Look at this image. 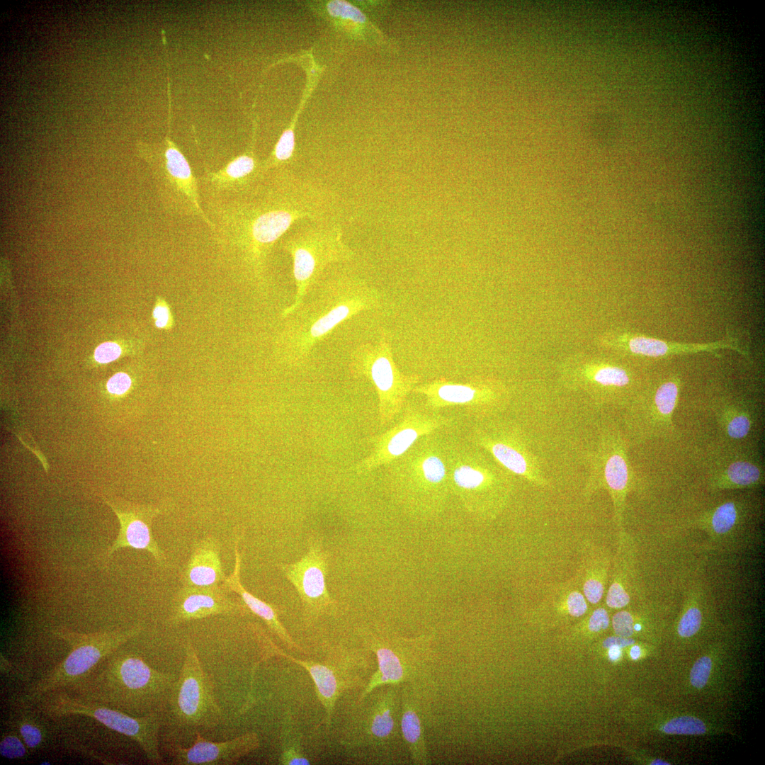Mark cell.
Segmentation results:
<instances>
[{
  "label": "cell",
  "instance_id": "cell-1",
  "mask_svg": "<svg viewBox=\"0 0 765 765\" xmlns=\"http://www.w3.org/2000/svg\"><path fill=\"white\" fill-rule=\"evenodd\" d=\"M285 319L277 340V353L285 364L299 367L313 348L339 325L375 308L379 294L363 280L340 274L321 282Z\"/></svg>",
  "mask_w": 765,
  "mask_h": 765
},
{
  "label": "cell",
  "instance_id": "cell-2",
  "mask_svg": "<svg viewBox=\"0 0 765 765\" xmlns=\"http://www.w3.org/2000/svg\"><path fill=\"white\" fill-rule=\"evenodd\" d=\"M448 442L435 433L419 439L389 465L391 487L412 515L431 518L444 509L450 494Z\"/></svg>",
  "mask_w": 765,
  "mask_h": 765
},
{
  "label": "cell",
  "instance_id": "cell-3",
  "mask_svg": "<svg viewBox=\"0 0 765 765\" xmlns=\"http://www.w3.org/2000/svg\"><path fill=\"white\" fill-rule=\"evenodd\" d=\"M447 466L450 494L469 514L493 520L505 509L514 491V478L486 452L449 443Z\"/></svg>",
  "mask_w": 765,
  "mask_h": 765
},
{
  "label": "cell",
  "instance_id": "cell-4",
  "mask_svg": "<svg viewBox=\"0 0 765 765\" xmlns=\"http://www.w3.org/2000/svg\"><path fill=\"white\" fill-rule=\"evenodd\" d=\"M221 710L213 686L205 675L193 645L188 642L179 676L162 712L168 742L181 744L196 737L200 729L217 727Z\"/></svg>",
  "mask_w": 765,
  "mask_h": 765
},
{
  "label": "cell",
  "instance_id": "cell-5",
  "mask_svg": "<svg viewBox=\"0 0 765 765\" xmlns=\"http://www.w3.org/2000/svg\"><path fill=\"white\" fill-rule=\"evenodd\" d=\"M342 229L333 221H310L286 237L283 248L291 256L295 294L283 310L285 318L304 300L330 264L350 261L354 253L343 241Z\"/></svg>",
  "mask_w": 765,
  "mask_h": 765
},
{
  "label": "cell",
  "instance_id": "cell-6",
  "mask_svg": "<svg viewBox=\"0 0 765 765\" xmlns=\"http://www.w3.org/2000/svg\"><path fill=\"white\" fill-rule=\"evenodd\" d=\"M359 635L365 646L375 654L378 667L357 703L380 686L421 684L431 662L433 634L406 638L384 627L365 626L359 628Z\"/></svg>",
  "mask_w": 765,
  "mask_h": 765
},
{
  "label": "cell",
  "instance_id": "cell-7",
  "mask_svg": "<svg viewBox=\"0 0 765 765\" xmlns=\"http://www.w3.org/2000/svg\"><path fill=\"white\" fill-rule=\"evenodd\" d=\"M386 339L383 336L377 344L356 346L350 358L351 373L368 379L375 389L381 426L390 423L400 414L407 395L418 382L416 376L405 375L399 370Z\"/></svg>",
  "mask_w": 765,
  "mask_h": 765
},
{
  "label": "cell",
  "instance_id": "cell-8",
  "mask_svg": "<svg viewBox=\"0 0 765 765\" xmlns=\"http://www.w3.org/2000/svg\"><path fill=\"white\" fill-rule=\"evenodd\" d=\"M138 624L125 631H111L94 633H78L58 629L55 634L66 640L72 647L71 652L57 667L42 677L28 691V700L41 698L42 695L65 686L80 677L95 666L107 654L113 653L122 644L142 630Z\"/></svg>",
  "mask_w": 765,
  "mask_h": 765
},
{
  "label": "cell",
  "instance_id": "cell-9",
  "mask_svg": "<svg viewBox=\"0 0 765 765\" xmlns=\"http://www.w3.org/2000/svg\"><path fill=\"white\" fill-rule=\"evenodd\" d=\"M42 706L43 710L52 716L76 714L95 718L108 727L135 740L149 761L154 764L162 761L158 739L162 721L161 712L132 717L98 703L74 698L64 693L47 697Z\"/></svg>",
  "mask_w": 765,
  "mask_h": 765
},
{
  "label": "cell",
  "instance_id": "cell-10",
  "mask_svg": "<svg viewBox=\"0 0 765 765\" xmlns=\"http://www.w3.org/2000/svg\"><path fill=\"white\" fill-rule=\"evenodd\" d=\"M401 419L385 432L372 436L370 454L355 466L359 474L368 473L384 465H389L404 455L421 438L448 426L450 417L439 412H432L425 407L407 404Z\"/></svg>",
  "mask_w": 765,
  "mask_h": 765
},
{
  "label": "cell",
  "instance_id": "cell-11",
  "mask_svg": "<svg viewBox=\"0 0 765 765\" xmlns=\"http://www.w3.org/2000/svg\"><path fill=\"white\" fill-rule=\"evenodd\" d=\"M395 685L380 686L361 702L347 722L341 743L346 747L384 748L396 739L400 730V692Z\"/></svg>",
  "mask_w": 765,
  "mask_h": 765
},
{
  "label": "cell",
  "instance_id": "cell-12",
  "mask_svg": "<svg viewBox=\"0 0 765 765\" xmlns=\"http://www.w3.org/2000/svg\"><path fill=\"white\" fill-rule=\"evenodd\" d=\"M471 440L512 475L538 486L549 485L539 463L514 426L503 421H484L472 428Z\"/></svg>",
  "mask_w": 765,
  "mask_h": 765
},
{
  "label": "cell",
  "instance_id": "cell-13",
  "mask_svg": "<svg viewBox=\"0 0 765 765\" xmlns=\"http://www.w3.org/2000/svg\"><path fill=\"white\" fill-rule=\"evenodd\" d=\"M589 477L584 494L591 497L606 488L613 504L614 518L620 527L625 498L632 483V472L623 440L613 431L601 432L596 448L589 459Z\"/></svg>",
  "mask_w": 765,
  "mask_h": 765
},
{
  "label": "cell",
  "instance_id": "cell-14",
  "mask_svg": "<svg viewBox=\"0 0 765 765\" xmlns=\"http://www.w3.org/2000/svg\"><path fill=\"white\" fill-rule=\"evenodd\" d=\"M413 392L425 398L424 407L432 412L458 407L477 419L487 418L499 410L505 402L504 390L489 380L471 379L455 382L438 379L416 385Z\"/></svg>",
  "mask_w": 765,
  "mask_h": 765
},
{
  "label": "cell",
  "instance_id": "cell-15",
  "mask_svg": "<svg viewBox=\"0 0 765 765\" xmlns=\"http://www.w3.org/2000/svg\"><path fill=\"white\" fill-rule=\"evenodd\" d=\"M308 551L296 562L279 564L278 567L295 588L302 602L305 619L310 622L323 614L332 613L336 601L332 599L326 586L329 553L324 550L317 534H310Z\"/></svg>",
  "mask_w": 765,
  "mask_h": 765
},
{
  "label": "cell",
  "instance_id": "cell-16",
  "mask_svg": "<svg viewBox=\"0 0 765 765\" xmlns=\"http://www.w3.org/2000/svg\"><path fill=\"white\" fill-rule=\"evenodd\" d=\"M111 669L112 681L125 703L144 715L163 711L176 680L174 675L155 670L134 656L119 658Z\"/></svg>",
  "mask_w": 765,
  "mask_h": 765
},
{
  "label": "cell",
  "instance_id": "cell-17",
  "mask_svg": "<svg viewBox=\"0 0 765 765\" xmlns=\"http://www.w3.org/2000/svg\"><path fill=\"white\" fill-rule=\"evenodd\" d=\"M151 166L164 205L174 213L197 216L215 230L200 205L197 181L191 166L171 142L167 141L163 157L152 161Z\"/></svg>",
  "mask_w": 765,
  "mask_h": 765
},
{
  "label": "cell",
  "instance_id": "cell-18",
  "mask_svg": "<svg viewBox=\"0 0 765 765\" xmlns=\"http://www.w3.org/2000/svg\"><path fill=\"white\" fill-rule=\"evenodd\" d=\"M249 613L242 600L230 597L221 584L183 586L173 599L169 623L177 625L212 616H244Z\"/></svg>",
  "mask_w": 765,
  "mask_h": 765
},
{
  "label": "cell",
  "instance_id": "cell-19",
  "mask_svg": "<svg viewBox=\"0 0 765 765\" xmlns=\"http://www.w3.org/2000/svg\"><path fill=\"white\" fill-rule=\"evenodd\" d=\"M120 521V531L113 543L103 555L108 559L119 548H132L148 551L161 567H168L164 551L152 533V521L161 513L157 506L108 502Z\"/></svg>",
  "mask_w": 765,
  "mask_h": 765
},
{
  "label": "cell",
  "instance_id": "cell-20",
  "mask_svg": "<svg viewBox=\"0 0 765 765\" xmlns=\"http://www.w3.org/2000/svg\"><path fill=\"white\" fill-rule=\"evenodd\" d=\"M259 747V736L254 732H247L225 742H210L198 731L191 747H183L167 742L164 750L174 764L215 765L235 764Z\"/></svg>",
  "mask_w": 765,
  "mask_h": 765
},
{
  "label": "cell",
  "instance_id": "cell-21",
  "mask_svg": "<svg viewBox=\"0 0 765 765\" xmlns=\"http://www.w3.org/2000/svg\"><path fill=\"white\" fill-rule=\"evenodd\" d=\"M271 648L270 650L273 654L283 656L292 662L301 665L306 669L312 676L317 697L327 713V722L330 723L334 706L339 695L346 688H351L353 684H357L359 679L356 676H351L348 673L347 663L341 659L337 663L336 660L324 662H306L295 659L279 650L273 642L267 638Z\"/></svg>",
  "mask_w": 765,
  "mask_h": 765
},
{
  "label": "cell",
  "instance_id": "cell-22",
  "mask_svg": "<svg viewBox=\"0 0 765 765\" xmlns=\"http://www.w3.org/2000/svg\"><path fill=\"white\" fill-rule=\"evenodd\" d=\"M421 684H402L400 690V730L414 764L429 761L425 740L424 713Z\"/></svg>",
  "mask_w": 765,
  "mask_h": 765
},
{
  "label": "cell",
  "instance_id": "cell-23",
  "mask_svg": "<svg viewBox=\"0 0 765 765\" xmlns=\"http://www.w3.org/2000/svg\"><path fill=\"white\" fill-rule=\"evenodd\" d=\"M217 540L212 536L198 540L180 576L183 586H208L225 579Z\"/></svg>",
  "mask_w": 765,
  "mask_h": 765
},
{
  "label": "cell",
  "instance_id": "cell-24",
  "mask_svg": "<svg viewBox=\"0 0 765 765\" xmlns=\"http://www.w3.org/2000/svg\"><path fill=\"white\" fill-rule=\"evenodd\" d=\"M634 575V544L629 535L621 530L614 560L612 580L606 597L608 606L620 608L629 604L633 587Z\"/></svg>",
  "mask_w": 765,
  "mask_h": 765
},
{
  "label": "cell",
  "instance_id": "cell-25",
  "mask_svg": "<svg viewBox=\"0 0 765 765\" xmlns=\"http://www.w3.org/2000/svg\"><path fill=\"white\" fill-rule=\"evenodd\" d=\"M239 538L234 540V566L231 575L226 577L221 586L227 591H234L237 594L248 608L261 618L271 630H272L282 641L289 646H296L293 643L290 635L281 624L278 618L279 611L276 606L268 604L249 592L243 586L240 581V571L242 557L238 550Z\"/></svg>",
  "mask_w": 765,
  "mask_h": 765
},
{
  "label": "cell",
  "instance_id": "cell-26",
  "mask_svg": "<svg viewBox=\"0 0 765 765\" xmlns=\"http://www.w3.org/2000/svg\"><path fill=\"white\" fill-rule=\"evenodd\" d=\"M627 346L632 353L650 357H659L680 353L712 351V350L720 348H730L738 350L733 347L732 344L722 342L706 344H684L640 336H633L629 339Z\"/></svg>",
  "mask_w": 765,
  "mask_h": 765
},
{
  "label": "cell",
  "instance_id": "cell-27",
  "mask_svg": "<svg viewBox=\"0 0 765 765\" xmlns=\"http://www.w3.org/2000/svg\"><path fill=\"white\" fill-rule=\"evenodd\" d=\"M264 174L251 154L241 155L217 172L209 173L208 178L217 188L250 185Z\"/></svg>",
  "mask_w": 765,
  "mask_h": 765
},
{
  "label": "cell",
  "instance_id": "cell-28",
  "mask_svg": "<svg viewBox=\"0 0 765 765\" xmlns=\"http://www.w3.org/2000/svg\"><path fill=\"white\" fill-rule=\"evenodd\" d=\"M582 579L583 592L591 604L602 599L608 583L610 560L602 550H591L586 556Z\"/></svg>",
  "mask_w": 765,
  "mask_h": 765
},
{
  "label": "cell",
  "instance_id": "cell-29",
  "mask_svg": "<svg viewBox=\"0 0 765 765\" xmlns=\"http://www.w3.org/2000/svg\"><path fill=\"white\" fill-rule=\"evenodd\" d=\"M761 482V468L755 462L742 458L725 465L713 484L720 489H740L755 487Z\"/></svg>",
  "mask_w": 765,
  "mask_h": 765
},
{
  "label": "cell",
  "instance_id": "cell-30",
  "mask_svg": "<svg viewBox=\"0 0 765 765\" xmlns=\"http://www.w3.org/2000/svg\"><path fill=\"white\" fill-rule=\"evenodd\" d=\"M742 516V509L740 504L730 501L706 513L698 520V525L713 536H722L734 530Z\"/></svg>",
  "mask_w": 765,
  "mask_h": 765
},
{
  "label": "cell",
  "instance_id": "cell-31",
  "mask_svg": "<svg viewBox=\"0 0 765 765\" xmlns=\"http://www.w3.org/2000/svg\"><path fill=\"white\" fill-rule=\"evenodd\" d=\"M578 378L582 382L586 381L604 387H621L630 382V377L625 369L608 365L583 370Z\"/></svg>",
  "mask_w": 765,
  "mask_h": 765
},
{
  "label": "cell",
  "instance_id": "cell-32",
  "mask_svg": "<svg viewBox=\"0 0 765 765\" xmlns=\"http://www.w3.org/2000/svg\"><path fill=\"white\" fill-rule=\"evenodd\" d=\"M280 762L286 765L310 764L300 744V736L290 718H286L283 729Z\"/></svg>",
  "mask_w": 765,
  "mask_h": 765
},
{
  "label": "cell",
  "instance_id": "cell-33",
  "mask_svg": "<svg viewBox=\"0 0 765 765\" xmlns=\"http://www.w3.org/2000/svg\"><path fill=\"white\" fill-rule=\"evenodd\" d=\"M679 395V385L676 382L669 380L663 382L657 389L654 402L657 413L663 418H670L673 413Z\"/></svg>",
  "mask_w": 765,
  "mask_h": 765
},
{
  "label": "cell",
  "instance_id": "cell-34",
  "mask_svg": "<svg viewBox=\"0 0 765 765\" xmlns=\"http://www.w3.org/2000/svg\"><path fill=\"white\" fill-rule=\"evenodd\" d=\"M667 734L701 735L706 732V726L701 720L691 716L675 718L662 727Z\"/></svg>",
  "mask_w": 765,
  "mask_h": 765
},
{
  "label": "cell",
  "instance_id": "cell-35",
  "mask_svg": "<svg viewBox=\"0 0 765 765\" xmlns=\"http://www.w3.org/2000/svg\"><path fill=\"white\" fill-rule=\"evenodd\" d=\"M724 427L728 436L740 439L747 436L751 429V417L744 412H731L727 416Z\"/></svg>",
  "mask_w": 765,
  "mask_h": 765
},
{
  "label": "cell",
  "instance_id": "cell-36",
  "mask_svg": "<svg viewBox=\"0 0 765 765\" xmlns=\"http://www.w3.org/2000/svg\"><path fill=\"white\" fill-rule=\"evenodd\" d=\"M327 11L333 17L350 20L355 23L364 24L367 22L365 14L359 8L346 1H329L327 4Z\"/></svg>",
  "mask_w": 765,
  "mask_h": 765
},
{
  "label": "cell",
  "instance_id": "cell-37",
  "mask_svg": "<svg viewBox=\"0 0 765 765\" xmlns=\"http://www.w3.org/2000/svg\"><path fill=\"white\" fill-rule=\"evenodd\" d=\"M17 728L21 739L29 749L40 747L44 740V735L40 725L29 718H23L17 721Z\"/></svg>",
  "mask_w": 765,
  "mask_h": 765
},
{
  "label": "cell",
  "instance_id": "cell-38",
  "mask_svg": "<svg viewBox=\"0 0 765 765\" xmlns=\"http://www.w3.org/2000/svg\"><path fill=\"white\" fill-rule=\"evenodd\" d=\"M701 621L702 614L700 609L696 606L689 607L679 622L677 627L679 635L683 638L693 636L700 629Z\"/></svg>",
  "mask_w": 765,
  "mask_h": 765
},
{
  "label": "cell",
  "instance_id": "cell-39",
  "mask_svg": "<svg viewBox=\"0 0 765 765\" xmlns=\"http://www.w3.org/2000/svg\"><path fill=\"white\" fill-rule=\"evenodd\" d=\"M27 752L25 743L16 734L4 735L0 742V754L8 759L23 757Z\"/></svg>",
  "mask_w": 765,
  "mask_h": 765
},
{
  "label": "cell",
  "instance_id": "cell-40",
  "mask_svg": "<svg viewBox=\"0 0 765 765\" xmlns=\"http://www.w3.org/2000/svg\"><path fill=\"white\" fill-rule=\"evenodd\" d=\"M711 665V659L708 657H703L696 662L690 674L691 683L693 686L701 688L706 684Z\"/></svg>",
  "mask_w": 765,
  "mask_h": 765
},
{
  "label": "cell",
  "instance_id": "cell-41",
  "mask_svg": "<svg viewBox=\"0 0 765 765\" xmlns=\"http://www.w3.org/2000/svg\"><path fill=\"white\" fill-rule=\"evenodd\" d=\"M612 625L614 632L618 636L630 638L634 633V618L628 611H621L616 613L613 616Z\"/></svg>",
  "mask_w": 765,
  "mask_h": 765
},
{
  "label": "cell",
  "instance_id": "cell-42",
  "mask_svg": "<svg viewBox=\"0 0 765 765\" xmlns=\"http://www.w3.org/2000/svg\"><path fill=\"white\" fill-rule=\"evenodd\" d=\"M121 354L120 347L113 342H106L97 347L94 353L96 361L105 363L118 358Z\"/></svg>",
  "mask_w": 765,
  "mask_h": 765
},
{
  "label": "cell",
  "instance_id": "cell-43",
  "mask_svg": "<svg viewBox=\"0 0 765 765\" xmlns=\"http://www.w3.org/2000/svg\"><path fill=\"white\" fill-rule=\"evenodd\" d=\"M131 385V378L127 373H118L108 380L107 389L109 392L120 395L125 393L130 388Z\"/></svg>",
  "mask_w": 765,
  "mask_h": 765
},
{
  "label": "cell",
  "instance_id": "cell-44",
  "mask_svg": "<svg viewBox=\"0 0 765 765\" xmlns=\"http://www.w3.org/2000/svg\"><path fill=\"white\" fill-rule=\"evenodd\" d=\"M155 325L160 329L170 328L174 324V319L169 306L165 302L157 304L152 313Z\"/></svg>",
  "mask_w": 765,
  "mask_h": 765
},
{
  "label": "cell",
  "instance_id": "cell-45",
  "mask_svg": "<svg viewBox=\"0 0 765 765\" xmlns=\"http://www.w3.org/2000/svg\"><path fill=\"white\" fill-rule=\"evenodd\" d=\"M608 625V613L603 608H599L594 611L587 623L588 630L593 633L606 630Z\"/></svg>",
  "mask_w": 765,
  "mask_h": 765
},
{
  "label": "cell",
  "instance_id": "cell-46",
  "mask_svg": "<svg viewBox=\"0 0 765 765\" xmlns=\"http://www.w3.org/2000/svg\"><path fill=\"white\" fill-rule=\"evenodd\" d=\"M635 641L629 638H623L620 636H612L606 638L604 642L603 646L606 648H609L611 646H618L620 648L630 645L633 644Z\"/></svg>",
  "mask_w": 765,
  "mask_h": 765
},
{
  "label": "cell",
  "instance_id": "cell-47",
  "mask_svg": "<svg viewBox=\"0 0 765 765\" xmlns=\"http://www.w3.org/2000/svg\"><path fill=\"white\" fill-rule=\"evenodd\" d=\"M621 654L620 647L618 646H611L609 647L608 655L609 658L612 661L618 660Z\"/></svg>",
  "mask_w": 765,
  "mask_h": 765
},
{
  "label": "cell",
  "instance_id": "cell-48",
  "mask_svg": "<svg viewBox=\"0 0 765 765\" xmlns=\"http://www.w3.org/2000/svg\"><path fill=\"white\" fill-rule=\"evenodd\" d=\"M640 655V649L638 645H634L630 650V656L633 659H637Z\"/></svg>",
  "mask_w": 765,
  "mask_h": 765
},
{
  "label": "cell",
  "instance_id": "cell-49",
  "mask_svg": "<svg viewBox=\"0 0 765 765\" xmlns=\"http://www.w3.org/2000/svg\"><path fill=\"white\" fill-rule=\"evenodd\" d=\"M651 764H654V765H662V764L669 765V764L667 763V761H662V760H660V759H656V760L653 761L651 763Z\"/></svg>",
  "mask_w": 765,
  "mask_h": 765
},
{
  "label": "cell",
  "instance_id": "cell-50",
  "mask_svg": "<svg viewBox=\"0 0 765 765\" xmlns=\"http://www.w3.org/2000/svg\"><path fill=\"white\" fill-rule=\"evenodd\" d=\"M41 764H50V763H49V762H47V761H45V762H42V763H41Z\"/></svg>",
  "mask_w": 765,
  "mask_h": 765
}]
</instances>
